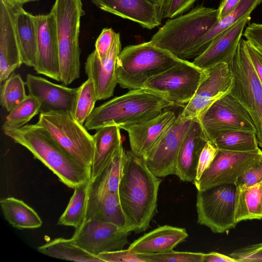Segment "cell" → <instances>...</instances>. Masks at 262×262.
<instances>
[{
  "instance_id": "6da1fadb",
  "label": "cell",
  "mask_w": 262,
  "mask_h": 262,
  "mask_svg": "<svg viewBox=\"0 0 262 262\" xmlns=\"http://www.w3.org/2000/svg\"><path fill=\"white\" fill-rule=\"evenodd\" d=\"M161 179L148 168L144 159L126 151L118 195L130 231L146 230L157 212Z\"/></svg>"
},
{
  "instance_id": "7a4b0ae2",
  "label": "cell",
  "mask_w": 262,
  "mask_h": 262,
  "mask_svg": "<svg viewBox=\"0 0 262 262\" xmlns=\"http://www.w3.org/2000/svg\"><path fill=\"white\" fill-rule=\"evenodd\" d=\"M4 134L27 148L68 187L91 179V167L83 165L60 146L41 126L29 124L4 130Z\"/></svg>"
},
{
  "instance_id": "3957f363",
  "label": "cell",
  "mask_w": 262,
  "mask_h": 262,
  "mask_svg": "<svg viewBox=\"0 0 262 262\" xmlns=\"http://www.w3.org/2000/svg\"><path fill=\"white\" fill-rule=\"evenodd\" d=\"M174 106L161 95L147 89L132 90L95 107L84 126L88 130H96L114 125L124 130L158 116L165 108Z\"/></svg>"
},
{
  "instance_id": "277c9868",
  "label": "cell",
  "mask_w": 262,
  "mask_h": 262,
  "mask_svg": "<svg viewBox=\"0 0 262 262\" xmlns=\"http://www.w3.org/2000/svg\"><path fill=\"white\" fill-rule=\"evenodd\" d=\"M184 60L150 41L126 46L117 60L118 84L129 90L141 88L150 78Z\"/></svg>"
},
{
  "instance_id": "5b68a950",
  "label": "cell",
  "mask_w": 262,
  "mask_h": 262,
  "mask_svg": "<svg viewBox=\"0 0 262 262\" xmlns=\"http://www.w3.org/2000/svg\"><path fill=\"white\" fill-rule=\"evenodd\" d=\"M219 21L218 8L198 6L185 14L167 20L150 41L186 60L196 42Z\"/></svg>"
},
{
  "instance_id": "8992f818",
  "label": "cell",
  "mask_w": 262,
  "mask_h": 262,
  "mask_svg": "<svg viewBox=\"0 0 262 262\" xmlns=\"http://www.w3.org/2000/svg\"><path fill=\"white\" fill-rule=\"evenodd\" d=\"M51 10L56 21L60 82L68 85L80 77L79 37L85 11L81 0H55Z\"/></svg>"
},
{
  "instance_id": "52a82bcc",
  "label": "cell",
  "mask_w": 262,
  "mask_h": 262,
  "mask_svg": "<svg viewBox=\"0 0 262 262\" xmlns=\"http://www.w3.org/2000/svg\"><path fill=\"white\" fill-rule=\"evenodd\" d=\"M37 123L78 162L91 167L94 150L93 136L74 118L71 111L41 112Z\"/></svg>"
},
{
  "instance_id": "ba28073f",
  "label": "cell",
  "mask_w": 262,
  "mask_h": 262,
  "mask_svg": "<svg viewBox=\"0 0 262 262\" xmlns=\"http://www.w3.org/2000/svg\"><path fill=\"white\" fill-rule=\"evenodd\" d=\"M229 64L234 78L230 94L250 115L257 129L258 146L262 148V83L249 57L245 39L239 40Z\"/></svg>"
},
{
  "instance_id": "9c48e42d",
  "label": "cell",
  "mask_w": 262,
  "mask_h": 262,
  "mask_svg": "<svg viewBox=\"0 0 262 262\" xmlns=\"http://www.w3.org/2000/svg\"><path fill=\"white\" fill-rule=\"evenodd\" d=\"M208 74L207 70L184 60L150 78L142 88L161 95L175 106L184 107Z\"/></svg>"
},
{
  "instance_id": "30bf717a",
  "label": "cell",
  "mask_w": 262,
  "mask_h": 262,
  "mask_svg": "<svg viewBox=\"0 0 262 262\" xmlns=\"http://www.w3.org/2000/svg\"><path fill=\"white\" fill-rule=\"evenodd\" d=\"M234 184H225L204 190H198L196 209L197 222L215 233H222L234 228L237 195Z\"/></svg>"
},
{
  "instance_id": "8fae6325",
  "label": "cell",
  "mask_w": 262,
  "mask_h": 262,
  "mask_svg": "<svg viewBox=\"0 0 262 262\" xmlns=\"http://www.w3.org/2000/svg\"><path fill=\"white\" fill-rule=\"evenodd\" d=\"M199 121L207 138L211 142L227 132L241 131L256 135L257 133L247 111L230 94L215 102Z\"/></svg>"
},
{
  "instance_id": "7c38bea8",
  "label": "cell",
  "mask_w": 262,
  "mask_h": 262,
  "mask_svg": "<svg viewBox=\"0 0 262 262\" xmlns=\"http://www.w3.org/2000/svg\"><path fill=\"white\" fill-rule=\"evenodd\" d=\"M207 70L208 76L177 117V121L199 120L215 102L230 93L234 78L229 64L221 63Z\"/></svg>"
},
{
  "instance_id": "4fadbf2b",
  "label": "cell",
  "mask_w": 262,
  "mask_h": 262,
  "mask_svg": "<svg viewBox=\"0 0 262 262\" xmlns=\"http://www.w3.org/2000/svg\"><path fill=\"white\" fill-rule=\"evenodd\" d=\"M262 158V151L237 152L219 150L210 166L193 183L198 190L225 184H234L250 166Z\"/></svg>"
},
{
  "instance_id": "5bb4252c",
  "label": "cell",
  "mask_w": 262,
  "mask_h": 262,
  "mask_svg": "<svg viewBox=\"0 0 262 262\" xmlns=\"http://www.w3.org/2000/svg\"><path fill=\"white\" fill-rule=\"evenodd\" d=\"M129 233L112 223L88 221L75 229L71 238L85 251L98 256L103 253L123 249L128 243Z\"/></svg>"
},
{
  "instance_id": "9a60e30c",
  "label": "cell",
  "mask_w": 262,
  "mask_h": 262,
  "mask_svg": "<svg viewBox=\"0 0 262 262\" xmlns=\"http://www.w3.org/2000/svg\"><path fill=\"white\" fill-rule=\"evenodd\" d=\"M37 34V57L34 69L41 74L60 81L58 41L55 14L34 15Z\"/></svg>"
},
{
  "instance_id": "2e32d148",
  "label": "cell",
  "mask_w": 262,
  "mask_h": 262,
  "mask_svg": "<svg viewBox=\"0 0 262 262\" xmlns=\"http://www.w3.org/2000/svg\"><path fill=\"white\" fill-rule=\"evenodd\" d=\"M192 120H176L158 145L145 159L149 169L158 177L176 175L179 152Z\"/></svg>"
},
{
  "instance_id": "e0dca14e",
  "label": "cell",
  "mask_w": 262,
  "mask_h": 262,
  "mask_svg": "<svg viewBox=\"0 0 262 262\" xmlns=\"http://www.w3.org/2000/svg\"><path fill=\"white\" fill-rule=\"evenodd\" d=\"M177 117L171 110H164L158 116L124 130L128 133L130 150L146 159L174 123Z\"/></svg>"
},
{
  "instance_id": "ac0fdd59",
  "label": "cell",
  "mask_w": 262,
  "mask_h": 262,
  "mask_svg": "<svg viewBox=\"0 0 262 262\" xmlns=\"http://www.w3.org/2000/svg\"><path fill=\"white\" fill-rule=\"evenodd\" d=\"M16 5L0 0L1 84L23 64L15 26Z\"/></svg>"
},
{
  "instance_id": "d6986e66",
  "label": "cell",
  "mask_w": 262,
  "mask_h": 262,
  "mask_svg": "<svg viewBox=\"0 0 262 262\" xmlns=\"http://www.w3.org/2000/svg\"><path fill=\"white\" fill-rule=\"evenodd\" d=\"M121 51L120 36L116 33L113 46L104 59L100 60L95 50L87 57L84 66L85 74L93 81L98 100L106 99L114 94L118 84L117 60Z\"/></svg>"
},
{
  "instance_id": "ffe728a7",
  "label": "cell",
  "mask_w": 262,
  "mask_h": 262,
  "mask_svg": "<svg viewBox=\"0 0 262 262\" xmlns=\"http://www.w3.org/2000/svg\"><path fill=\"white\" fill-rule=\"evenodd\" d=\"M101 10L152 29L161 24L162 8L148 0H91Z\"/></svg>"
},
{
  "instance_id": "44dd1931",
  "label": "cell",
  "mask_w": 262,
  "mask_h": 262,
  "mask_svg": "<svg viewBox=\"0 0 262 262\" xmlns=\"http://www.w3.org/2000/svg\"><path fill=\"white\" fill-rule=\"evenodd\" d=\"M29 95L40 103V112L51 111H72L78 88L54 83L48 80L28 74L25 82Z\"/></svg>"
},
{
  "instance_id": "7402d4cb",
  "label": "cell",
  "mask_w": 262,
  "mask_h": 262,
  "mask_svg": "<svg viewBox=\"0 0 262 262\" xmlns=\"http://www.w3.org/2000/svg\"><path fill=\"white\" fill-rule=\"evenodd\" d=\"M250 19V15H249L235 23L195 57L192 62L204 70L221 63L229 64L234 56L246 25Z\"/></svg>"
},
{
  "instance_id": "603a6c76",
  "label": "cell",
  "mask_w": 262,
  "mask_h": 262,
  "mask_svg": "<svg viewBox=\"0 0 262 262\" xmlns=\"http://www.w3.org/2000/svg\"><path fill=\"white\" fill-rule=\"evenodd\" d=\"M208 141L199 120L193 119L177 161L176 175L181 181L193 183L201 152Z\"/></svg>"
},
{
  "instance_id": "cb8c5ba5",
  "label": "cell",
  "mask_w": 262,
  "mask_h": 262,
  "mask_svg": "<svg viewBox=\"0 0 262 262\" xmlns=\"http://www.w3.org/2000/svg\"><path fill=\"white\" fill-rule=\"evenodd\" d=\"M188 236L186 230L169 225L159 227L133 242L128 249L139 254L162 253L173 250Z\"/></svg>"
},
{
  "instance_id": "d4e9b609",
  "label": "cell",
  "mask_w": 262,
  "mask_h": 262,
  "mask_svg": "<svg viewBox=\"0 0 262 262\" xmlns=\"http://www.w3.org/2000/svg\"><path fill=\"white\" fill-rule=\"evenodd\" d=\"M88 221L112 223L131 232L120 203L118 192L89 193L85 222Z\"/></svg>"
},
{
  "instance_id": "484cf974",
  "label": "cell",
  "mask_w": 262,
  "mask_h": 262,
  "mask_svg": "<svg viewBox=\"0 0 262 262\" xmlns=\"http://www.w3.org/2000/svg\"><path fill=\"white\" fill-rule=\"evenodd\" d=\"M94 156L91 166V179L93 181L108 165L119 147L122 145L120 128L114 125L96 130L93 135Z\"/></svg>"
},
{
  "instance_id": "4316f807",
  "label": "cell",
  "mask_w": 262,
  "mask_h": 262,
  "mask_svg": "<svg viewBox=\"0 0 262 262\" xmlns=\"http://www.w3.org/2000/svg\"><path fill=\"white\" fill-rule=\"evenodd\" d=\"M14 20L22 63L34 68L37 57V34L33 15L18 4Z\"/></svg>"
},
{
  "instance_id": "83f0119b",
  "label": "cell",
  "mask_w": 262,
  "mask_h": 262,
  "mask_svg": "<svg viewBox=\"0 0 262 262\" xmlns=\"http://www.w3.org/2000/svg\"><path fill=\"white\" fill-rule=\"evenodd\" d=\"M261 3L262 0H240L229 14L220 19L196 42L186 59L195 58L200 55L223 33L241 19L250 15Z\"/></svg>"
},
{
  "instance_id": "f1b7e54d",
  "label": "cell",
  "mask_w": 262,
  "mask_h": 262,
  "mask_svg": "<svg viewBox=\"0 0 262 262\" xmlns=\"http://www.w3.org/2000/svg\"><path fill=\"white\" fill-rule=\"evenodd\" d=\"M0 204L5 219L12 227L25 229L41 226L42 222L38 214L23 201L9 197L1 200Z\"/></svg>"
},
{
  "instance_id": "f546056e",
  "label": "cell",
  "mask_w": 262,
  "mask_h": 262,
  "mask_svg": "<svg viewBox=\"0 0 262 262\" xmlns=\"http://www.w3.org/2000/svg\"><path fill=\"white\" fill-rule=\"evenodd\" d=\"M126 158L122 145L101 172L91 181L89 193H117Z\"/></svg>"
},
{
  "instance_id": "4dcf8cb0",
  "label": "cell",
  "mask_w": 262,
  "mask_h": 262,
  "mask_svg": "<svg viewBox=\"0 0 262 262\" xmlns=\"http://www.w3.org/2000/svg\"><path fill=\"white\" fill-rule=\"evenodd\" d=\"M38 251L47 256L64 260L81 262H103L77 245L72 238H55L38 247Z\"/></svg>"
},
{
  "instance_id": "1f68e13d",
  "label": "cell",
  "mask_w": 262,
  "mask_h": 262,
  "mask_svg": "<svg viewBox=\"0 0 262 262\" xmlns=\"http://www.w3.org/2000/svg\"><path fill=\"white\" fill-rule=\"evenodd\" d=\"M234 219L237 223L244 220L262 219V181L238 190Z\"/></svg>"
},
{
  "instance_id": "d6a6232c",
  "label": "cell",
  "mask_w": 262,
  "mask_h": 262,
  "mask_svg": "<svg viewBox=\"0 0 262 262\" xmlns=\"http://www.w3.org/2000/svg\"><path fill=\"white\" fill-rule=\"evenodd\" d=\"M91 183V180H89L74 188L67 208L58 219V225L76 229L84 224Z\"/></svg>"
},
{
  "instance_id": "836d02e7",
  "label": "cell",
  "mask_w": 262,
  "mask_h": 262,
  "mask_svg": "<svg viewBox=\"0 0 262 262\" xmlns=\"http://www.w3.org/2000/svg\"><path fill=\"white\" fill-rule=\"evenodd\" d=\"M220 150L248 152L259 148L256 134L229 131L217 136L212 142Z\"/></svg>"
},
{
  "instance_id": "e575fe53",
  "label": "cell",
  "mask_w": 262,
  "mask_h": 262,
  "mask_svg": "<svg viewBox=\"0 0 262 262\" xmlns=\"http://www.w3.org/2000/svg\"><path fill=\"white\" fill-rule=\"evenodd\" d=\"M98 98L93 81L88 78L78 88L71 111L74 118L83 125L95 108V104Z\"/></svg>"
},
{
  "instance_id": "d590c367",
  "label": "cell",
  "mask_w": 262,
  "mask_h": 262,
  "mask_svg": "<svg viewBox=\"0 0 262 262\" xmlns=\"http://www.w3.org/2000/svg\"><path fill=\"white\" fill-rule=\"evenodd\" d=\"M25 84L19 74L12 73L1 84L0 104L7 112H10L27 96Z\"/></svg>"
},
{
  "instance_id": "8d00e7d4",
  "label": "cell",
  "mask_w": 262,
  "mask_h": 262,
  "mask_svg": "<svg viewBox=\"0 0 262 262\" xmlns=\"http://www.w3.org/2000/svg\"><path fill=\"white\" fill-rule=\"evenodd\" d=\"M40 103L35 97L27 95L25 99L7 116L2 128H17L25 125L39 112Z\"/></svg>"
},
{
  "instance_id": "74e56055",
  "label": "cell",
  "mask_w": 262,
  "mask_h": 262,
  "mask_svg": "<svg viewBox=\"0 0 262 262\" xmlns=\"http://www.w3.org/2000/svg\"><path fill=\"white\" fill-rule=\"evenodd\" d=\"M145 262H204V253L173 250L159 253L140 254Z\"/></svg>"
},
{
  "instance_id": "f35d334b",
  "label": "cell",
  "mask_w": 262,
  "mask_h": 262,
  "mask_svg": "<svg viewBox=\"0 0 262 262\" xmlns=\"http://www.w3.org/2000/svg\"><path fill=\"white\" fill-rule=\"evenodd\" d=\"M262 181V158L256 162L236 180L237 190L253 186Z\"/></svg>"
},
{
  "instance_id": "ab89813d",
  "label": "cell",
  "mask_w": 262,
  "mask_h": 262,
  "mask_svg": "<svg viewBox=\"0 0 262 262\" xmlns=\"http://www.w3.org/2000/svg\"><path fill=\"white\" fill-rule=\"evenodd\" d=\"M237 262L262 261V243L236 249L229 254Z\"/></svg>"
},
{
  "instance_id": "60d3db41",
  "label": "cell",
  "mask_w": 262,
  "mask_h": 262,
  "mask_svg": "<svg viewBox=\"0 0 262 262\" xmlns=\"http://www.w3.org/2000/svg\"><path fill=\"white\" fill-rule=\"evenodd\" d=\"M196 0H166L162 8L163 18H172L188 11Z\"/></svg>"
},
{
  "instance_id": "b9f144b4",
  "label": "cell",
  "mask_w": 262,
  "mask_h": 262,
  "mask_svg": "<svg viewBox=\"0 0 262 262\" xmlns=\"http://www.w3.org/2000/svg\"><path fill=\"white\" fill-rule=\"evenodd\" d=\"M218 151L219 149L211 141L207 142L199 157L194 182L198 181L204 172L210 166Z\"/></svg>"
},
{
  "instance_id": "7bdbcfd3",
  "label": "cell",
  "mask_w": 262,
  "mask_h": 262,
  "mask_svg": "<svg viewBox=\"0 0 262 262\" xmlns=\"http://www.w3.org/2000/svg\"><path fill=\"white\" fill-rule=\"evenodd\" d=\"M103 262H145L139 254L129 249L103 253L98 255Z\"/></svg>"
},
{
  "instance_id": "ee69618b",
  "label": "cell",
  "mask_w": 262,
  "mask_h": 262,
  "mask_svg": "<svg viewBox=\"0 0 262 262\" xmlns=\"http://www.w3.org/2000/svg\"><path fill=\"white\" fill-rule=\"evenodd\" d=\"M116 32L112 28H104L97 38L95 49L99 58L102 60L110 51L115 40Z\"/></svg>"
},
{
  "instance_id": "f6af8a7d",
  "label": "cell",
  "mask_w": 262,
  "mask_h": 262,
  "mask_svg": "<svg viewBox=\"0 0 262 262\" xmlns=\"http://www.w3.org/2000/svg\"><path fill=\"white\" fill-rule=\"evenodd\" d=\"M243 35L262 53V24H250L246 27Z\"/></svg>"
},
{
  "instance_id": "bcb514c9",
  "label": "cell",
  "mask_w": 262,
  "mask_h": 262,
  "mask_svg": "<svg viewBox=\"0 0 262 262\" xmlns=\"http://www.w3.org/2000/svg\"><path fill=\"white\" fill-rule=\"evenodd\" d=\"M245 44L253 66L262 83V53L246 39Z\"/></svg>"
},
{
  "instance_id": "7dc6e473",
  "label": "cell",
  "mask_w": 262,
  "mask_h": 262,
  "mask_svg": "<svg viewBox=\"0 0 262 262\" xmlns=\"http://www.w3.org/2000/svg\"><path fill=\"white\" fill-rule=\"evenodd\" d=\"M204 262H237L234 258L215 252L204 253Z\"/></svg>"
},
{
  "instance_id": "c3c4849f",
  "label": "cell",
  "mask_w": 262,
  "mask_h": 262,
  "mask_svg": "<svg viewBox=\"0 0 262 262\" xmlns=\"http://www.w3.org/2000/svg\"><path fill=\"white\" fill-rule=\"evenodd\" d=\"M240 0H225L220 3L219 9V20L229 14L236 7Z\"/></svg>"
},
{
  "instance_id": "681fc988",
  "label": "cell",
  "mask_w": 262,
  "mask_h": 262,
  "mask_svg": "<svg viewBox=\"0 0 262 262\" xmlns=\"http://www.w3.org/2000/svg\"><path fill=\"white\" fill-rule=\"evenodd\" d=\"M160 8H162L166 0H148Z\"/></svg>"
},
{
  "instance_id": "f907efd6",
  "label": "cell",
  "mask_w": 262,
  "mask_h": 262,
  "mask_svg": "<svg viewBox=\"0 0 262 262\" xmlns=\"http://www.w3.org/2000/svg\"><path fill=\"white\" fill-rule=\"evenodd\" d=\"M12 3L15 4H19L23 5V0H7Z\"/></svg>"
},
{
  "instance_id": "816d5d0a",
  "label": "cell",
  "mask_w": 262,
  "mask_h": 262,
  "mask_svg": "<svg viewBox=\"0 0 262 262\" xmlns=\"http://www.w3.org/2000/svg\"><path fill=\"white\" fill-rule=\"evenodd\" d=\"M39 1V0H23V4H25L27 3L34 2H36V1Z\"/></svg>"
}]
</instances>
